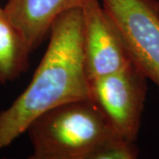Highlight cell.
<instances>
[{"label":"cell","mask_w":159,"mask_h":159,"mask_svg":"<svg viewBox=\"0 0 159 159\" xmlns=\"http://www.w3.org/2000/svg\"><path fill=\"white\" fill-rule=\"evenodd\" d=\"M87 0H8L3 8L34 51L50 34L51 25L65 11L81 7Z\"/></svg>","instance_id":"6"},{"label":"cell","mask_w":159,"mask_h":159,"mask_svg":"<svg viewBox=\"0 0 159 159\" xmlns=\"http://www.w3.org/2000/svg\"><path fill=\"white\" fill-rule=\"evenodd\" d=\"M133 64L159 89V0H101Z\"/></svg>","instance_id":"3"},{"label":"cell","mask_w":159,"mask_h":159,"mask_svg":"<svg viewBox=\"0 0 159 159\" xmlns=\"http://www.w3.org/2000/svg\"><path fill=\"white\" fill-rule=\"evenodd\" d=\"M2 11H3V8H1V7H0V12H2Z\"/></svg>","instance_id":"9"},{"label":"cell","mask_w":159,"mask_h":159,"mask_svg":"<svg viewBox=\"0 0 159 159\" xmlns=\"http://www.w3.org/2000/svg\"><path fill=\"white\" fill-rule=\"evenodd\" d=\"M49 35L47 50L29 86L10 107L0 111V150L25 133L41 114L64 102L90 98L80 7L57 16Z\"/></svg>","instance_id":"1"},{"label":"cell","mask_w":159,"mask_h":159,"mask_svg":"<svg viewBox=\"0 0 159 159\" xmlns=\"http://www.w3.org/2000/svg\"><path fill=\"white\" fill-rule=\"evenodd\" d=\"M147 78L132 63L89 82L90 99L116 133L135 142L146 100Z\"/></svg>","instance_id":"4"},{"label":"cell","mask_w":159,"mask_h":159,"mask_svg":"<svg viewBox=\"0 0 159 159\" xmlns=\"http://www.w3.org/2000/svg\"><path fill=\"white\" fill-rule=\"evenodd\" d=\"M32 52L22 33L0 12V84L17 79L29 66Z\"/></svg>","instance_id":"7"},{"label":"cell","mask_w":159,"mask_h":159,"mask_svg":"<svg viewBox=\"0 0 159 159\" xmlns=\"http://www.w3.org/2000/svg\"><path fill=\"white\" fill-rule=\"evenodd\" d=\"M138 155L135 142L115 134L89 154L87 159H135Z\"/></svg>","instance_id":"8"},{"label":"cell","mask_w":159,"mask_h":159,"mask_svg":"<svg viewBox=\"0 0 159 159\" xmlns=\"http://www.w3.org/2000/svg\"><path fill=\"white\" fill-rule=\"evenodd\" d=\"M26 132L33 146L29 159H87L118 134L90 98L64 102L47 111Z\"/></svg>","instance_id":"2"},{"label":"cell","mask_w":159,"mask_h":159,"mask_svg":"<svg viewBox=\"0 0 159 159\" xmlns=\"http://www.w3.org/2000/svg\"><path fill=\"white\" fill-rule=\"evenodd\" d=\"M80 9L83 61L89 81L131 65L119 29L100 0H87Z\"/></svg>","instance_id":"5"}]
</instances>
